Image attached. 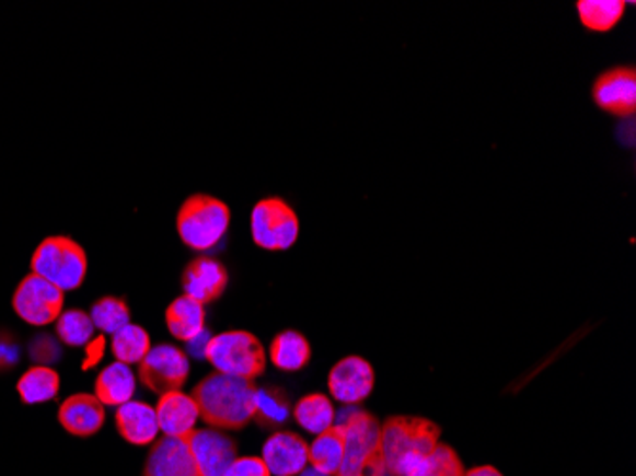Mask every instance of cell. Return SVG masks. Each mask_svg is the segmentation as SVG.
I'll return each instance as SVG.
<instances>
[{
    "mask_svg": "<svg viewBox=\"0 0 636 476\" xmlns=\"http://www.w3.org/2000/svg\"><path fill=\"white\" fill-rule=\"evenodd\" d=\"M31 271L59 290L71 292L86 279L89 257L81 244L69 236H46L31 257Z\"/></svg>",
    "mask_w": 636,
    "mask_h": 476,
    "instance_id": "5",
    "label": "cell"
},
{
    "mask_svg": "<svg viewBox=\"0 0 636 476\" xmlns=\"http://www.w3.org/2000/svg\"><path fill=\"white\" fill-rule=\"evenodd\" d=\"M465 467L460 455L448 444H439L431 454L414 463L404 476H463Z\"/></svg>",
    "mask_w": 636,
    "mask_h": 476,
    "instance_id": "29",
    "label": "cell"
},
{
    "mask_svg": "<svg viewBox=\"0 0 636 476\" xmlns=\"http://www.w3.org/2000/svg\"><path fill=\"white\" fill-rule=\"evenodd\" d=\"M187 378L189 359L176 345H154L147 352L146 359L139 362V381L154 395L182 391Z\"/></svg>",
    "mask_w": 636,
    "mask_h": 476,
    "instance_id": "9",
    "label": "cell"
},
{
    "mask_svg": "<svg viewBox=\"0 0 636 476\" xmlns=\"http://www.w3.org/2000/svg\"><path fill=\"white\" fill-rule=\"evenodd\" d=\"M373 383L375 375L372 364L357 355L345 357L329 370V395L345 406H357L366 400L372 395Z\"/></svg>",
    "mask_w": 636,
    "mask_h": 476,
    "instance_id": "11",
    "label": "cell"
},
{
    "mask_svg": "<svg viewBox=\"0 0 636 476\" xmlns=\"http://www.w3.org/2000/svg\"><path fill=\"white\" fill-rule=\"evenodd\" d=\"M20 360V351H18V345L14 344V339H7V337H0V370H8V368L14 367Z\"/></svg>",
    "mask_w": 636,
    "mask_h": 476,
    "instance_id": "33",
    "label": "cell"
},
{
    "mask_svg": "<svg viewBox=\"0 0 636 476\" xmlns=\"http://www.w3.org/2000/svg\"><path fill=\"white\" fill-rule=\"evenodd\" d=\"M59 426L79 439H89L105 423V406L97 396L79 393L66 398L58 410Z\"/></svg>",
    "mask_w": 636,
    "mask_h": 476,
    "instance_id": "16",
    "label": "cell"
},
{
    "mask_svg": "<svg viewBox=\"0 0 636 476\" xmlns=\"http://www.w3.org/2000/svg\"><path fill=\"white\" fill-rule=\"evenodd\" d=\"M576 7L587 30L606 33L620 23L627 4L623 0H579Z\"/></svg>",
    "mask_w": 636,
    "mask_h": 476,
    "instance_id": "26",
    "label": "cell"
},
{
    "mask_svg": "<svg viewBox=\"0 0 636 476\" xmlns=\"http://www.w3.org/2000/svg\"><path fill=\"white\" fill-rule=\"evenodd\" d=\"M231 210L220 198L193 195L183 202L176 218L177 235L197 252L212 249L228 235Z\"/></svg>",
    "mask_w": 636,
    "mask_h": 476,
    "instance_id": "4",
    "label": "cell"
},
{
    "mask_svg": "<svg viewBox=\"0 0 636 476\" xmlns=\"http://www.w3.org/2000/svg\"><path fill=\"white\" fill-rule=\"evenodd\" d=\"M31 352H33V359L41 362V367H46L48 362L58 360L59 345L50 336H38L35 337V344H33Z\"/></svg>",
    "mask_w": 636,
    "mask_h": 476,
    "instance_id": "32",
    "label": "cell"
},
{
    "mask_svg": "<svg viewBox=\"0 0 636 476\" xmlns=\"http://www.w3.org/2000/svg\"><path fill=\"white\" fill-rule=\"evenodd\" d=\"M345 454V434L342 427L334 426L328 431L316 434L309 446V465L322 475L336 476Z\"/></svg>",
    "mask_w": 636,
    "mask_h": 476,
    "instance_id": "22",
    "label": "cell"
},
{
    "mask_svg": "<svg viewBox=\"0 0 636 476\" xmlns=\"http://www.w3.org/2000/svg\"><path fill=\"white\" fill-rule=\"evenodd\" d=\"M151 337L146 328L139 324H128L123 330L113 334L111 339V351L115 355L117 362L123 364H139L146 359L147 352L151 351Z\"/></svg>",
    "mask_w": 636,
    "mask_h": 476,
    "instance_id": "27",
    "label": "cell"
},
{
    "mask_svg": "<svg viewBox=\"0 0 636 476\" xmlns=\"http://www.w3.org/2000/svg\"><path fill=\"white\" fill-rule=\"evenodd\" d=\"M63 305L66 292L35 272L27 275L12 295L15 315L20 316L23 323L38 328L56 323L63 313Z\"/></svg>",
    "mask_w": 636,
    "mask_h": 476,
    "instance_id": "8",
    "label": "cell"
},
{
    "mask_svg": "<svg viewBox=\"0 0 636 476\" xmlns=\"http://www.w3.org/2000/svg\"><path fill=\"white\" fill-rule=\"evenodd\" d=\"M95 326L86 311L67 309L56 321V334L67 347H86L94 339Z\"/></svg>",
    "mask_w": 636,
    "mask_h": 476,
    "instance_id": "30",
    "label": "cell"
},
{
    "mask_svg": "<svg viewBox=\"0 0 636 476\" xmlns=\"http://www.w3.org/2000/svg\"><path fill=\"white\" fill-rule=\"evenodd\" d=\"M250 229L259 248L282 252L292 248L298 241L300 218L282 198H264L252 210Z\"/></svg>",
    "mask_w": 636,
    "mask_h": 476,
    "instance_id": "7",
    "label": "cell"
},
{
    "mask_svg": "<svg viewBox=\"0 0 636 476\" xmlns=\"http://www.w3.org/2000/svg\"><path fill=\"white\" fill-rule=\"evenodd\" d=\"M90 318L95 330L113 336L130 324V307L123 298L103 295L90 309Z\"/></svg>",
    "mask_w": 636,
    "mask_h": 476,
    "instance_id": "28",
    "label": "cell"
},
{
    "mask_svg": "<svg viewBox=\"0 0 636 476\" xmlns=\"http://www.w3.org/2000/svg\"><path fill=\"white\" fill-rule=\"evenodd\" d=\"M290 418V398L285 391L275 385H265L257 387L256 393V419L264 429L275 431L277 427L286 423Z\"/></svg>",
    "mask_w": 636,
    "mask_h": 476,
    "instance_id": "25",
    "label": "cell"
},
{
    "mask_svg": "<svg viewBox=\"0 0 636 476\" xmlns=\"http://www.w3.org/2000/svg\"><path fill=\"white\" fill-rule=\"evenodd\" d=\"M136 393V375L132 368L123 362H113L103 368L95 380V396L103 406H123L132 400Z\"/></svg>",
    "mask_w": 636,
    "mask_h": 476,
    "instance_id": "20",
    "label": "cell"
},
{
    "mask_svg": "<svg viewBox=\"0 0 636 476\" xmlns=\"http://www.w3.org/2000/svg\"><path fill=\"white\" fill-rule=\"evenodd\" d=\"M440 427L425 418L396 416L381 426V452L389 476H404L439 446Z\"/></svg>",
    "mask_w": 636,
    "mask_h": 476,
    "instance_id": "2",
    "label": "cell"
},
{
    "mask_svg": "<svg viewBox=\"0 0 636 476\" xmlns=\"http://www.w3.org/2000/svg\"><path fill=\"white\" fill-rule=\"evenodd\" d=\"M154 410L159 419V429L164 432V437H185L195 429L200 419L195 398L185 395L183 391H172L162 395Z\"/></svg>",
    "mask_w": 636,
    "mask_h": 476,
    "instance_id": "18",
    "label": "cell"
},
{
    "mask_svg": "<svg viewBox=\"0 0 636 476\" xmlns=\"http://www.w3.org/2000/svg\"><path fill=\"white\" fill-rule=\"evenodd\" d=\"M226 476H271L262 457H236Z\"/></svg>",
    "mask_w": 636,
    "mask_h": 476,
    "instance_id": "31",
    "label": "cell"
},
{
    "mask_svg": "<svg viewBox=\"0 0 636 476\" xmlns=\"http://www.w3.org/2000/svg\"><path fill=\"white\" fill-rule=\"evenodd\" d=\"M143 476H200L187 439L162 437L154 440Z\"/></svg>",
    "mask_w": 636,
    "mask_h": 476,
    "instance_id": "14",
    "label": "cell"
},
{
    "mask_svg": "<svg viewBox=\"0 0 636 476\" xmlns=\"http://www.w3.org/2000/svg\"><path fill=\"white\" fill-rule=\"evenodd\" d=\"M257 385L234 375H206L190 396L197 403L200 419L218 431H236L248 426L256 416Z\"/></svg>",
    "mask_w": 636,
    "mask_h": 476,
    "instance_id": "1",
    "label": "cell"
},
{
    "mask_svg": "<svg viewBox=\"0 0 636 476\" xmlns=\"http://www.w3.org/2000/svg\"><path fill=\"white\" fill-rule=\"evenodd\" d=\"M293 419L298 426L311 434H321L336 426V410L328 396L321 393L303 396L293 408Z\"/></svg>",
    "mask_w": 636,
    "mask_h": 476,
    "instance_id": "23",
    "label": "cell"
},
{
    "mask_svg": "<svg viewBox=\"0 0 636 476\" xmlns=\"http://www.w3.org/2000/svg\"><path fill=\"white\" fill-rule=\"evenodd\" d=\"M300 476H326V475H322V473H319V471L315 469H305L303 471V473H301Z\"/></svg>",
    "mask_w": 636,
    "mask_h": 476,
    "instance_id": "35",
    "label": "cell"
},
{
    "mask_svg": "<svg viewBox=\"0 0 636 476\" xmlns=\"http://www.w3.org/2000/svg\"><path fill=\"white\" fill-rule=\"evenodd\" d=\"M205 357L220 374L256 380L264 374L267 355L254 334L244 330L221 332L206 341Z\"/></svg>",
    "mask_w": 636,
    "mask_h": 476,
    "instance_id": "6",
    "label": "cell"
},
{
    "mask_svg": "<svg viewBox=\"0 0 636 476\" xmlns=\"http://www.w3.org/2000/svg\"><path fill=\"white\" fill-rule=\"evenodd\" d=\"M59 374L50 367H33L18 381V395L22 398L23 404L33 406V404L48 403L54 400L59 393Z\"/></svg>",
    "mask_w": 636,
    "mask_h": 476,
    "instance_id": "24",
    "label": "cell"
},
{
    "mask_svg": "<svg viewBox=\"0 0 636 476\" xmlns=\"http://www.w3.org/2000/svg\"><path fill=\"white\" fill-rule=\"evenodd\" d=\"M344 429L345 454L336 476H388L381 452V426L370 411L351 408L339 414Z\"/></svg>",
    "mask_w": 636,
    "mask_h": 476,
    "instance_id": "3",
    "label": "cell"
},
{
    "mask_svg": "<svg viewBox=\"0 0 636 476\" xmlns=\"http://www.w3.org/2000/svg\"><path fill=\"white\" fill-rule=\"evenodd\" d=\"M200 476H226L236 462V442L218 429H193L185 434Z\"/></svg>",
    "mask_w": 636,
    "mask_h": 476,
    "instance_id": "10",
    "label": "cell"
},
{
    "mask_svg": "<svg viewBox=\"0 0 636 476\" xmlns=\"http://www.w3.org/2000/svg\"><path fill=\"white\" fill-rule=\"evenodd\" d=\"M271 476H300L309 467V444L292 431L273 432L262 452Z\"/></svg>",
    "mask_w": 636,
    "mask_h": 476,
    "instance_id": "13",
    "label": "cell"
},
{
    "mask_svg": "<svg viewBox=\"0 0 636 476\" xmlns=\"http://www.w3.org/2000/svg\"><path fill=\"white\" fill-rule=\"evenodd\" d=\"M269 359L273 367L282 372H300L311 360L308 337L301 336L300 332L296 330L280 332L271 341Z\"/></svg>",
    "mask_w": 636,
    "mask_h": 476,
    "instance_id": "21",
    "label": "cell"
},
{
    "mask_svg": "<svg viewBox=\"0 0 636 476\" xmlns=\"http://www.w3.org/2000/svg\"><path fill=\"white\" fill-rule=\"evenodd\" d=\"M205 305L185 293L172 301L166 309V326L170 334L185 344H193L205 334Z\"/></svg>",
    "mask_w": 636,
    "mask_h": 476,
    "instance_id": "19",
    "label": "cell"
},
{
    "mask_svg": "<svg viewBox=\"0 0 636 476\" xmlns=\"http://www.w3.org/2000/svg\"><path fill=\"white\" fill-rule=\"evenodd\" d=\"M115 421H117L118 434L134 446L153 444L157 434L161 432L157 410L151 404L141 403V400H130L118 406Z\"/></svg>",
    "mask_w": 636,
    "mask_h": 476,
    "instance_id": "17",
    "label": "cell"
},
{
    "mask_svg": "<svg viewBox=\"0 0 636 476\" xmlns=\"http://www.w3.org/2000/svg\"><path fill=\"white\" fill-rule=\"evenodd\" d=\"M463 476H504L496 467L492 465H483V467H475V469L465 471Z\"/></svg>",
    "mask_w": 636,
    "mask_h": 476,
    "instance_id": "34",
    "label": "cell"
},
{
    "mask_svg": "<svg viewBox=\"0 0 636 476\" xmlns=\"http://www.w3.org/2000/svg\"><path fill=\"white\" fill-rule=\"evenodd\" d=\"M592 97L600 109L620 117H631L636 111V73L633 67H617L600 74Z\"/></svg>",
    "mask_w": 636,
    "mask_h": 476,
    "instance_id": "12",
    "label": "cell"
},
{
    "mask_svg": "<svg viewBox=\"0 0 636 476\" xmlns=\"http://www.w3.org/2000/svg\"><path fill=\"white\" fill-rule=\"evenodd\" d=\"M229 285V272L213 257L193 259L182 275V288L185 295L197 300L203 305L220 300Z\"/></svg>",
    "mask_w": 636,
    "mask_h": 476,
    "instance_id": "15",
    "label": "cell"
}]
</instances>
